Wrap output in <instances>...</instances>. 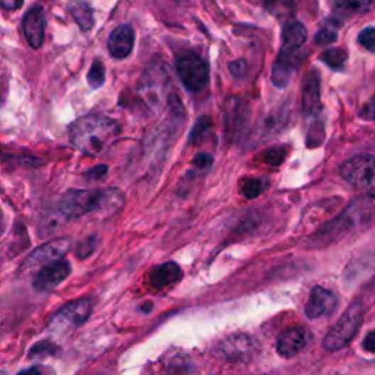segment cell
Segmentation results:
<instances>
[{"mask_svg": "<svg viewBox=\"0 0 375 375\" xmlns=\"http://www.w3.org/2000/svg\"><path fill=\"white\" fill-rule=\"evenodd\" d=\"M119 125L103 114H87L70 126V143L87 156H100L119 134Z\"/></svg>", "mask_w": 375, "mask_h": 375, "instance_id": "cell-1", "label": "cell"}, {"mask_svg": "<svg viewBox=\"0 0 375 375\" xmlns=\"http://www.w3.org/2000/svg\"><path fill=\"white\" fill-rule=\"evenodd\" d=\"M124 205V194L109 190H70L58 204V213L65 220L80 219L91 211H117Z\"/></svg>", "mask_w": 375, "mask_h": 375, "instance_id": "cell-2", "label": "cell"}, {"mask_svg": "<svg viewBox=\"0 0 375 375\" xmlns=\"http://www.w3.org/2000/svg\"><path fill=\"white\" fill-rule=\"evenodd\" d=\"M364 321V307L359 302L352 303L344 311L340 320L333 325L330 332L324 337V349L335 352L346 347L358 335Z\"/></svg>", "mask_w": 375, "mask_h": 375, "instance_id": "cell-3", "label": "cell"}, {"mask_svg": "<svg viewBox=\"0 0 375 375\" xmlns=\"http://www.w3.org/2000/svg\"><path fill=\"white\" fill-rule=\"evenodd\" d=\"M340 176L375 200V157L366 154L352 157L342 164Z\"/></svg>", "mask_w": 375, "mask_h": 375, "instance_id": "cell-4", "label": "cell"}, {"mask_svg": "<svg viewBox=\"0 0 375 375\" xmlns=\"http://www.w3.org/2000/svg\"><path fill=\"white\" fill-rule=\"evenodd\" d=\"M178 75L183 87L191 91L198 92L208 84L210 80V67L208 63L197 53L190 52L183 53L176 60Z\"/></svg>", "mask_w": 375, "mask_h": 375, "instance_id": "cell-5", "label": "cell"}, {"mask_svg": "<svg viewBox=\"0 0 375 375\" xmlns=\"http://www.w3.org/2000/svg\"><path fill=\"white\" fill-rule=\"evenodd\" d=\"M92 312V300L82 298L70 302L60 308L50 320V328L55 332H65L82 325Z\"/></svg>", "mask_w": 375, "mask_h": 375, "instance_id": "cell-6", "label": "cell"}, {"mask_svg": "<svg viewBox=\"0 0 375 375\" xmlns=\"http://www.w3.org/2000/svg\"><path fill=\"white\" fill-rule=\"evenodd\" d=\"M70 239L69 238H59L55 241H50L44 244L43 246L37 248L22 266V270L33 271V270H41L43 267L49 266L58 260L69 251L70 248Z\"/></svg>", "mask_w": 375, "mask_h": 375, "instance_id": "cell-7", "label": "cell"}, {"mask_svg": "<svg viewBox=\"0 0 375 375\" xmlns=\"http://www.w3.org/2000/svg\"><path fill=\"white\" fill-rule=\"evenodd\" d=\"M70 274V264L65 258L43 267L38 270L34 278V288L38 292H52L62 281H65Z\"/></svg>", "mask_w": 375, "mask_h": 375, "instance_id": "cell-8", "label": "cell"}, {"mask_svg": "<svg viewBox=\"0 0 375 375\" xmlns=\"http://www.w3.org/2000/svg\"><path fill=\"white\" fill-rule=\"evenodd\" d=\"M311 340V333L307 327L296 325L290 327L278 336L277 340V352L280 357L292 358L298 355L299 352L307 346Z\"/></svg>", "mask_w": 375, "mask_h": 375, "instance_id": "cell-9", "label": "cell"}, {"mask_svg": "<svg viewBox=\"0 0 375 375\" xmlns=\"http://www.w3.org/2000/svg\"><path fill=\"white\" fill-rule=\"evenodd\" d=\"M23 34L27 37L28 44L33 49H40L44 41V30H45V15L44 9L40 5H34L23 16L22 22Z\"/></svg>", "mask_w": 375, "mask_h": 375, "instance_id": "cell-10", "label": "cell"}, {"mask_svg": "<svg viewBox=\"0 0 375 375\" xmlns=\"http://www.w3.org/2000/svg\"><path fill=\"white\" fill-rule=\"evenodd\" d=\"M337 308V298L324 288H314L310 299L305 307V314L308 318H320L324 315H332Z\"/></svg>", "mask_w": 375, "mask_h": 375, "instance_id": "cell-11", "label": "cell"}, {"mask_svg": "<svg viewBox=\"0 0 375 375\" xmlns=\"http://www.w3.org/2000/svg\"><path fill=\"white\" fill-rule=\"evenodd\" d=\"M134 44H135V33L131 26L124 23V26L116 27L110 33L107 41L109 53L114 59H125L132 53Z\"/></svg>", "mask_w": 375, "mask_h": 375, "instance_id": "cell-12", "label": "cell"}, {"mask_svg": "<svg viewBox=\"0 0 375 375\" xmlns=\"http://www.w3.org/2000/svg\"><path fill=\"white\" fill-rule=\"evenodd\" d=\"M295 55L296 52H286V50H280L274 66H273V74L271 80L273 84L278 88H285L293 72H295Z\"/></svg>", "mask_w": 375, "mask_h": 375, "instance_id": "cell-13", "label": "cell"}, {"mask_svg": "<svg viewBox=\"0 0 375 375\" xmlns=\"http://www.w3.org/2000/svg\"><path fill=\"white\" fill-rule=\"evenodd\" d=\"M308 31L305 28L303 23L298 21L288 22L283 27V33H281V41H283V45H281V50L286 52H298L303 43L307 41Z\"/></svg>", "mask_w": 375, "mask_h": 375, "instance_id": "cell-14", "label": "cell"}, {"mask_svg": "<svg viewBox=\"0 0 375 375\" xmlns=\"http://www.w3.org/2000/svg\"><path fill=\"white\" fill-rule=\"evenodd\" d=\"M182 277V270L176 263H164L161 266L154 267L150 274V281L156 289L168 288Z\"/></svg>", "mask_w": 375, "mask_h": 375, "instance_id": "cell-15", "label": "cell"}, {"mask_svg": "<svg viewBox=\"0 0 375 375\" xmlns=\"http://www.w3.org/2000/svg\"><path fill=\"white\" fill-rule=\"evenodd\" d=\"M320 106V77L315 70H311L303 82V110L317 113Z\"/></svg>", "mask_w": 375, "mask_h": 375, "instance_id": "cell-16", "label": "cell"}, {"mask_svg": "<svg viewBox=\"0 0 375 375\" xmlns=\"http://www.w3.org/2000/svg\"><path fill=\"white\" fill-rule=\"evenodd\" d=\"M222 352L227 359H245L252 352V342L246 336H234L222 344Z\"/></svg>", "mask_w": 375, "mask_h": 375, "instance_id": "cell-17", "label": "cell"}, {"mask_svg": "<svg viewBox=\"0 0 375 375\" xmlns=\"http://www.w3.org/2000/svg\"><path fill=\"white\" fill-rule=\"evenodd\" d=\"M67 12L74 18L82 31H88L94 27L92 8L85 0H69Z\"/></svg>", "mask_w": 375, "mask_h": 375, "instance_id": "cell-18", "label": "cell"}, {"mask_svg": "<svg viewBox=\"0 0 375 375\" xmlns=\"http://www.w3.org/2000/svg\"><path fill=\"white\" fill-rule=\"evenodd\" d=\"M320 60L324 62L327 66H330L332 69L340 70L344 67V63L347 60V53L344 49H327L325 52L321 53Z\"/></svg>", "mask_w": 375, "mask_h": 375, "instance_id": "cell-19", "label": "cell"}, {"mask_svg": "<svg viewBox=\"0 0 375 375\" xmlns=\"http://www.w3.org/2000/svg\"><path fill=\"white\" fill-rule=\"evenodd\" d=\"M106 80V69L102 60L96 59L92 62L89 70H88V75H87V81L89 84V87L92 89H97L104 84Z\"/></svg>", "mask_w": 375, "mask_h": 375, "instance_id": "cell-20", "label": "cell"}, {"mask_svg": "<svg viewBox=\"0 0 375 375\" xmlns=\"http://www.w3.org/2000/svg\"><path fill=\"white\" fill-rule=\"evenodd\" d=\"M336 5L344 12L362 13L372 8L374 0H336Z\"/></svg>", "mask_w": 375, "mask_h": 375, "instance_id": "cell-21", "label": "cell"}, {"mask_svg": "<svg viewBox=\"0 0 375 375\" xmlns=\"http://www.w3.org/2000/svg\"><path fill=\"white\" fill-rule=\"evenodd\" d=\"M263 191H264V185H263V180L260 179H249L245 182L242 188V194L249 200L256 198Z\"/></svg>", "mask_w": 375, "mask_h": 375, "instance_id": "cell-22", "label": "cell"}, {"mask_svg": "<svg viewBox=\"0 0 375 375\" xmlns=\"http://www.w3.org/2000/svg\"><path fill=\"white\" fill-rule=\"evenodd\" d=\"M358 41L366 50L375 53V27H366L358 36Z\"/></svg>", "mask_w": 375, "mask_h": 375, "instance_id": "cell-23", "label": "cell"}, {"mask_svg": "<svg viewBox=\"0 0 375 375\" xmlns=\"http://www.w3.org/2000/svg\"><path fill=\"white\" fill-rule=\"evenodd\" d=\"M337 37H339V34H337L336 30H333L330 27L322 28V30H320L317 33L315 43H318V44H330V43H335L337 40Z\"/></svg>", "mask_w": 375, "mask_h": 375, "instance_id": "cell-24", "label": "cell"}, {"mask_svg": "<svg viewBox=\"0 0 375 375\" xmlns=\"http://www.w3.org/2000/svg\"><path fill=\"white\" fill-rule=\"evenodd\" d=\"M229 70H230V74H232L234 78H242V77L246 75L248 63H246V60H244V59L230 62V63H229Z\"/></svg>", "mask_w": 375, "mask_h": 375, "instance_id": "cell-25", "label": "cell"}, {"mask_svg": "<svg viewBox=\"0 0 375 375\" xmlns=\"http://www.w3.org/2000/svg\"><path fill=\"white\" fill-rule=\"evenodd\" d=\"M96 245H97V238H89V239H87L85 242H82L81 245H80V248H78V256H81V258H85V256H88V255H91L92 254V251L94 249H96Z\"/></svg>", "mask_w": 375, "mask_h": 375, "instance_id": "cell-26", "label": "cell"}, {"mask_svg": "<svg viewBox=\"0 0 375 375\" xmlns=\"http://www.w3.org/2000/svg\"><path fill=\"white\" fill-rule=\"evenodd\" d=\"M107 170H109V168L106 166V164H99V166L89 169V170L85 173V176H87L88 179H100V178H103V176L107 173Z\"/></svg>", "mask_w": 375, "mask_h": 375, "instance_id": "cell-27", "label": "cell"}, {"mask_svg": "<svg viewBox=\"0 0 375 375\" xmlns=\"http://www.w3.org/2000/svg\"><path fill=\"white\" fill-rule=\"evenodd\" d=\"M211 163H213V157H211V156L207 154V153H200V154H197V156L194 157V164H195L197 168H201V169L208 168Z\"/></svg>", "mask_w": 375, "mask_h": 375, "instance_id": "cell-28", "label": "cell"}, {"mask_svg": "<svg viewBox=\"0 0 375 375\" xmlns=\"http://www.w3.org/2000/svg\"><path fill=\"white\" fill-rule=\"evenodd\" d=\"M362 346H364V349H365L366 352H371V354H375V332L369 333V335L365 337Z\"/></svg>", "mask_w": 375, "mask_h": 375, "instance_id": "cell-29", "label": "cell"}, {"mask_svg": "<svg viewBox=\"0 0 375 375\" xmlns=\"http://www.w3.org/2000/svg\"><path fill=\"white\" fill-rule=\"evenodd\" d=\"M0 5L6 9H18L23 5V0H0Z\"/></svg>", "mask_w": 375, "mask_h": 375, "instance_id": "cell-30", "label": "cell"}, {"mask_svg": "<svg viewBox=\"0 0 375 375\" xmlns=\"http://www.w3.org/2000/svg\"><path fill=\"white\" fill-rule=\"evenodd\" d=\"M364 114L366 117H371V119L375 121V97L369 103H366V106L364 109Z\"/></svg>", "mask_w": 375, "mask_h": 375, "instance_id": "cell-31", "label": "cell"}]
</instances>
